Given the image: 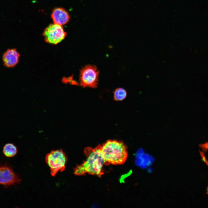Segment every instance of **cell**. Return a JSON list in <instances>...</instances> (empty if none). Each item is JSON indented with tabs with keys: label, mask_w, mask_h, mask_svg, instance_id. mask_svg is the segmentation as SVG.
<instances>
[{
	"label": "cell",
	"mask_w": 208,
	"mask_h": 208,
	"mask_svg": "<svg viewBox=\"0 0 208 208\" xmlns=\"http://www.w3.org/2000/svg\"><path fill=\"white\" fill-rule=\"evenodd\" d=\"M100 144L94 148H86L84 153L86 156V160L81 165L77 166L74 169V174L80 176L85 173L100 176L103 172L102 170L105 161L101 151Z\"/></svg>",
	"instance_id": "obj_1"
},
{
	"label": "cell",
	"mask_w": 208,
	"mask_h": 208,
	"mask_svg": "<svg viewBox=\"0 0 208 208\" xmlns=\"http://www.w3.org/2000/svg\"><path fill=\"white\" fill-rule=\"evenodd\" d=\"M105 164H122L128 156L127 147L122 141L108 140L101 145Z\"/></svg>",
	"instance_id": "obj_2"
},
{
	"label": "cell",
	"mask_w": 208,
	"mask_h": 208,
	"mask_svg": "<svg viewBox=\"0 0 208 208\" xmlns=\"http://www.w3.org/2000/svg\"><path fill=\"white\" fill-rule=\"evenodd\" d=\"M45 160L50 168L51 175L54 176L59 171L65 170L68 159L62 150L60 149L52 151L47 154Z\"/></svg>",
	"instance_id": "obj_3"
},
{
	"label": "cell",
	"mask_w": 208,
	"mask_h": 208,
	"mask_svg": "<svg viewBox=\"0 0 208 208\" xmlns=\"http://www.w3.org/2000/svg\"><path fill=\"white\" fill-rule=\"evenodd\" d=\"M99 71L94 65L88 64L80 70L79 81L80 85L83 88L97 87Z\"/></svg>",
	"instance_id": "obj_4"
},
{
	"label": "cell",
	"mask_w": 208,
	"mask_h": 208,
	"mask_svg": "<svg viewBox=\"0 0 208 208\" xmlns=\"http://www.w3.org/2000/svg\"><path fill=\"white\" fill-rule=\"evenodd\" d=\"M66 35L62 25L54 23L47 27L42 34L47 42L55 44L61 42Z\"/></svg>",
	"instance_id": "obj_5"
},
{
	"label": "cell",
	"mask_w": 208,
	"mask_h": 208,
	"mask_svg": "<svg viewBox=\"0 0 208 208\" xmlns=\"http://www.w3.org/2000/svg\"><path fill=\"white\" fill-rule=\"evenodd\" d=\"M21 179L9 164L0 165V185L8 187L20 183Z\"/></svg>",
	"instance_id": "obj_6"
},
{
	"label": "cell",
	"mask_w": 208,
	"mask_h": 208,
	"mask_svg": "<svg viewBox=\"0 0 208 208\" xmlns=\"http://www.w3.org/2000/svg\"><path fill=\"white\" fill-rule=\"evenodd\" d=\"M51 17L54 23L61 25L67 23L70 18L68 12L62 8H57L54 9L51 14Z\"/></svg>",
	"instance_id": "obj_7"
},
{
	"label": "cell",
	"mask_w": 208,
	"mask_h": 208,
	"mask_svg": "<svg viewBox=\"0 0 208 208\" xmlns=\"http://www.w3.org/2000/svg\"><path fill=\"white\" fill-rule=\"evenodd\" d=\"M19 56L16 49H8L3 56L4 65L7 67L14 66L18 63Z\"/></svg>",
	"instance_id": "obj_8"
},
{
	"label": "cell",
	"mask_w": 208,
	"mask_h": 208,
	"mask_svg": "<svg viewBox=\"0 0 208 208\" xmlns=\"http://www.w3.org/2000/svg\"><path fill=\"white\" fill-rule=\"evenodd\" d=\"M16 147L13 144L9 143L5 144L3 148L4 155L8 157L14 156L17 153Z\"/></svg>",
	"instance_id": "obj_9"
},
{
	"label": "cell",
	"mask_w": 208,
	"mask_h": 208,
	"mask_svg": "<svg viewBox=\"0 0 208 208\" xmlns=\"http://www.w3.org/2000/svg\"><path fill=\"white\" fill-rule=\"evenodd\" d=\"M127 94V92L125 89L121 88H117L114 92V99L116 101L122 100L125 98Z\"/></svg>",
	"instance_id": "obj_10"
},
{
	"label": "cell",
	"mask_w": 208,
	"mask_h": 208,
	"mask_svg": "<svg viewBox=\"0 0 208 208\" xmlns=\"http://www.w3.org/2000/svg\"><path fill=\"white\" fill-rule=\"evenodd\" d=\"M199 146L203 149L205 150H207L208 149V142L200 144L199 145Z\"/></svg>",
	"instance_id": "obj_11"
},
{
	"label": "cell",
	"mask_w": 208,
	"mask_h": 208,
	"mask_svg": "<svg viewBox=\"0 0 208 208\" xmlns=\"http://www.w3.org/2000/svg\"><path fill=\"white\" fill-rule=\"evenodd\" d=\"M207 194H208V187H207Z\"/></svg>",
	"instance_id": "obj_12"
}]
</instances>
